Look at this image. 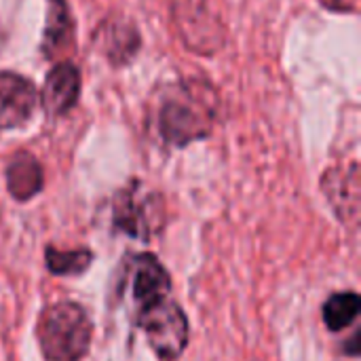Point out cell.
<instances>
[{"instance_id":"cell-14","label":"cell","mask_w":361,"mask_h":361,"mask_svg":"<svg viewBox=\"0 0 361 361\" xmlns=\"http://www.w3.org/2000/svg\"><path fill=\"white\" fill-rule=\"evenodd\" d=\"M44 262L49 273L57 275V277H78L82 273H87V269L93 262V252L87 247L80 250H55V247H47L44 250Z\"/></svg>"},{"instance_id":"cell-9","label":"cell","mask_w":361,"mask_h":361,"mask_svg":"<svg viewBox=\"0 0 361 361\" xmlns=\"http://www.w3.org/2000/svg\"><path fill=\"white\" fill-rule=\"evenodd\" d=\"M95 49L108 59L114 68H123L135 59L142 49V36L137 27L123 17H106L93 36Z\"/></svg>"},{"instance_id":"cell-3","label":"cell","mask_w":361,"mask_h":361,"mask_svg":"<svg viewBox=\"0 0 361 361\" xmlns=\"http://www.w3.org/2000/svg\"><path fill=\"white\" fill-rule=\"evenodd\" d=\"M112 224L131 239L148 241L163 224L161 195L148 190L144 182H129L114 195Z\"/></svg>"},{"instance_id":"cell-7","label":"cell","mask_w":361,"mask_h":361,"mask_svg":"<svg viewBox=\"0 0 361 361\" xmlns=\"http://www.w3.org/2000/svg\"><path fill=\"white\" fill-rule=\"evenodd\" d=\"M80 91H82L80 68L74 61H57L49 70L42 91L38 93V99L51 118H59L76 108L80 99Z\"/></svg>"},{"instance_id":"cell-10","label":"cell","mask_w":361,"mask_h":361,"mask_svg":"<svg viewBox=\"0 0 361 361\" xmlns=\"http://www.w3.org/2000/svg\"><path fill=\"white\" fill-rule=\"evenodd\" d=\"M171 277L167 269L157 260L154 254H142L133 260L131 271V294L137 307V313L163 302L169 298Z\"/></svg>"},{"instance_id":"cell-2","label":"cell","mask_w":361,"mask_h":361,"mask_svg":"<svg viewBox=\"0 0 361 361\" xmlns=\"http://www.w3.org/2000/svg\"><path fill=\"white\" fill-rule=\"evenodd\" d=\"M36 338L47 361H80L89 353L93 326L80 305L63 300L38 315Z\"/></svg>"},{"instance_id":"cell-4","label":"cell","mask_w":361,"mask_h":361,"mask_svg":"<svg viewBox=\"0 0 361 361\" xmlns=\"http://www.w3.org/2000/svg\"><path fill=\"white\" fill-rule=\"evenodd\" d=\"M140 326L154 355L163 361H176L188 347L190 326L178 302L165 298L163 302L137 313Z\"/></svg>"},{"instance_id":"cell-12","label":"cell","mask_w":361,"mask_h":361,"mask_svg":"<svg viewBox=\"0 0 361 361\" xmlns=\"http://www.w3.org/2000/svg\"><path fill=\"white\" fill-rule=\"evenodd\" d=\"M74 40V21L66 0H47V21L40 53L47 59L63 53Z\"/></svg>"},{"instance_id":"cell-11","label":"cell","mask_w":361,"mask_h":361,"mask_svg":"<svg viewBox=\"0 0 361 361\" xmlns=\"http://www.w3.org/2000/svg\"><path fill=\"white\" fill-rule=\"evenodd\" d=\"M6 190L15 201H32L36 195L42 192L44 188V171L40 161L27 152V150H19L15 152L8 163H6Z\"/></svg>"},{"instance_id":"cell-13","label":"cell","mask_w":361,"mask_h":361,"mask_svg":"<svg viewBox=\"0 0 361 361\" xmlns=\"http://www.w3.org/2000/svg\"><path fill=\"white\" fill-rule=\"evenodd\" d=\"M361 298L357 292H336L324 302V324L330 332H343L360 317Z\"/></svg>"},{"instance_id":"cell-15","label":"cell","mask_w":361,"mask_h":361,"mask_svg":"<svg viewBox=\"0 0 361 361\" xmlns=\"http://www.w3.org/2000/svg\"><path fill=\"white\" fill-rule=\"evenodd\" d=\"M326 8H330V11H336V13H353L355 11V6L353 4H349L347 0H319Z\"/></svg>"},{"instance_id":"cell-5","label":"cell","mask_w":361,"mask_h":361,"mask_svg":"<svg viewBox=\"0 0 361 361\" xmlns=\"http://www.w3.org/2000/svg\"><path fill=\"white\" fill-rule=\"evenodd\" d=\"M173 23L180 38L199 55L218 53L226 40L224 25L216 13H212L209 0H171Z\"/></svg>"},{"instance_id":"cell-1","label":"cell","mask_w":361,"mask_h":361,"mask_svg":"<svg viewBox=\"0 0 361 361\" xmlns=\"http://www.w3.org/2000/svg\"><path fill=\"white\" fill-rule=\"evenodd\" d=\"M218 116V93L207 80H178L161 89L154 125L159 137L176 148L205 140Z\"/></svg>"},{"instance_id":"cell-6","label":"cell","mask_w":361,"mask_h":361,"mask_svg":"<svg viewBox=\"0 0 361 361\" xmlns=\"http://www.w3.org/2000/svg\"><path fill=\"white\" fill-rule=\"evenodd\" d=\"M38 89L32 78L2 70L0 72V129H21L38 110Z\"/></svg>"},{"instance_id":"cell-8","label":"cell","mask_w":361,"mask_h":361,"mask_svg":"<svg viewBox=\"0 0 361 361\" xmlns=\"http://www.w3.org/2000/svg\"><path fill=\"white\" fill-rule=\"evenodd\" d=\"M322 188L334 214L338 216V220L345 226L355 228L357 218H360V167L357 163L351 161L349 165H338V167L328 169L322 178Z\"/></svg>"}]
</instances>
